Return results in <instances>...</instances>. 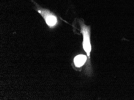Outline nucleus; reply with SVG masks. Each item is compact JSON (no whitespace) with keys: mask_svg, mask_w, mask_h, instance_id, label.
Here are the masks:
<instances>
[{"mask_svg":"<svg viewBox=\"0 0 134 100\" xmlns=\"http://www.w3.org/2000/svg\"><path fill=\"white\" fill-rule=\"evenodd\" d=\"M87 59L86 56L83 55H79L76 56L74 59L75 65L77 67H80L84 64Z\"/></svg>","mask_w":134,"mask_h":100,"instance_id":"obj_3","label":"nucleus"},{"mask_svg":"<svg viewBox=\"0 0 134 100\" xmlns=\"http://www.w3.org/2000/svg\"><path fill=\"white\" fill-rule=\"evenodd\" d=\"M37 10L43 16L46 21L47 24L50 28H53L57 25L58 23L57 16L54 13L49 10L43 9L37 5Z\"/></svg>","mask_w":134,"mask_h":100,"instance_id":"obj_1","label":"nucleus"},{"mask_svg":"<svg viewBox=\"0 0 134 100\" xmlns=\"http://www.w3.org/2000/svg\"><path fill=\"white\" fill-rule=\"evenodd\" d=\"M80 24L81 28V33L82 34L83 37V47L85 51L87 53L88 56H90L91 51L90 40V27L85 25L82 22H80Z\"/></svg>","mask_w":134,"mask_h":100,"instance_id":"obj_2","label":"nucleus"}]
</instances>
